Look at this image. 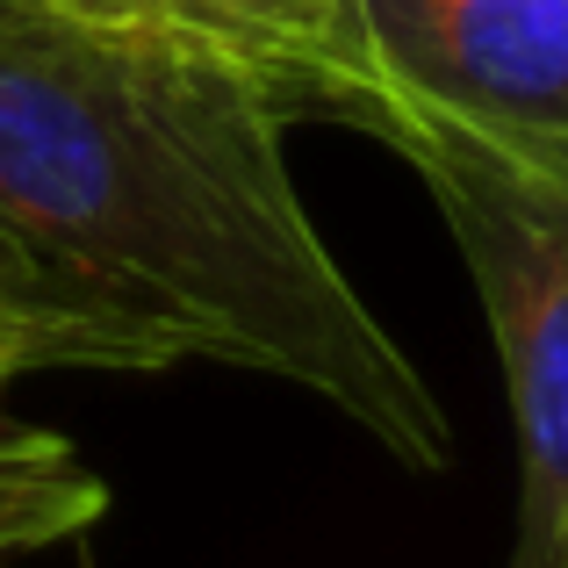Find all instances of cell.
Instances as JSON below:
<instances>
[{"instance_id": "6", "label": "cell", "mask_w": 568, "mask_h": 568, "mask_svg": "<svg viewBox=\"0 0 568 568\" xmlns=\"http://www.w3.org/2000/svg\"><path fill=\"white\" fill-rule=\"evenodd\" d=\"M0 303H65V310H80L37 260H29L22 245H14L8 231H0ZM109 317H115V310H109ZM138 324H144V317H138Z\"/></svg>"}, {"instance_id": "5", "label": "cell", "mask_w": 568, "mask_h": 568, "mask_svg": "<svg viewBox=\"0 0 568 568\" xmlns=\"http://www.w3.org/2000/svg\"><path fill=\"white\" fill-rule=\"evenodd\" d=\"M43 8L237 65L281 101V115H332L367 130L382 109L353 0H43Z\"/></svg>"}, {"instance_id": "3", "label": "cell", "mask_w": 568, "mask_h": 568, "mask_svg": "<svg viewBox=\"0 0 568 568\" xmlns=\"http://www.w3.org/2000/svg\"><path fill=\"white\" fill-rule=\"evenodd\" d=\"M353 22L382 87L375 123L417 109L568 166V0H353Z\"/></svg>"}, {"instance_id": "2", "label": "cell", "mask_w": 568, "mask_h": 568, "mask_svg": "<svg viewBox=\"0 0 568 568\" xmlns=\"http://www.w3.org/2000/svg\"><path fill=\"white\" fill-rule=\"evenodd\" d=\"M375 138L417 166L489 317L518 439V540L504 568H568V166L417 109H388Z\"/></svg>"}, {"instance_id": "4", "label": "cell", "mask_w": 568, "mask_h": 568, "mask_svg": "<svg viewBox=\"0 0 568 568\" xmlns=\"http://www.w3.org/2000/svg\"><path fill=\"white\" fill-rule=\"evenodd\" d=\"M166 332L138 317H109V310H65V303H0V561L37 555L51 540L101 526L109 489L101 475L72 454L65 432L29 425L8 410V388L43 367H123V375H152L173 367Z\"/></svg>"}, {"instance_id": "1", "label": "cell", "mask_w": 568, "mask_h": 568, "mask_svg": "<svg viewBox=\"0 0 568 568\" xmlns=\"http://www.w3.org/2000/svg\"><path fill=\"white\" fill-rule=\"evenodd\" d=\"M281 123L237 65L0 0V231L80 310L274 375L439 475L454 425L317 237Z\"/></svg>"}]
</instances>
